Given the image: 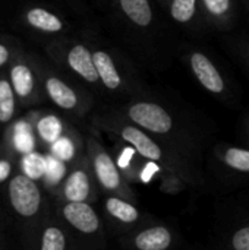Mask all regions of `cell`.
<instances>
[{"mask_svg":"<svg viewBox=\"0 0 249 250\" xmlns=\"http://www.w3.org/2000/svg\"><path fill=\"white\" fill-rule=\"evenodd\" d=\"M47 167H45V174H44V182L47 186H57L60 182L66 179V163L60 161L59 158L53 157L51 154H47Z\"/></svg>","mask_w":249,"mask_h":250,"instance_id":"22","label":"cell"},{"mask_svg":"<svg viewBox=\"0 0 249 250\" xmlns=\"http://www.w3.org/2000/svg\"><path fill=\"white\" fill-rule=\"evenodd\" d=\"M87 146H88V157H90L92 174L98 186L109 195L120 196L123 199L134 202L135 193L126 183L125 176L122 174L120 168L117 167L112 155L94 138L88 139Z\"/></svg>","mask_w":249,"mask_h":250,"instance_id":"1","label":"cell"},{"mask_svg":"<svg viewBox=\"0 0 249 250\" xmlns=\"http://www.w3.org/2000/svg\"><path fill=\"white\" fill-rule=\"evenodd\" d=\"M136 155H139V154L129 145L120 151V154L117 155V160H116V164L120 168L122 174L125 176L126 180L129 179L131 182H138L139 171L144 166V164L141 166L136 161Z\"/></svg>","mask_w":249,"mask_h":250,"instance_id":"21","label":"cell"},{"mask_svg":"<svg viewBox=\"0 0 249 250\" xmlns=\"http://www.w3.org/2000/svg\"><path fill=\"white\" fill-rule=\"evenodd\" d=\"M230 246L233 250H249V226L238 229L232 234Z\"/></svg>","mask_w":249,"mask_h":250,"instance_id":"28","label":"cell"},{"mask_svg":"<svg viewBox=\"0 0 249 250\" xmlns=\"http://www.w3.org/2000/svg\"><path fill=\"white\" fill-rule=\"evenodd\" d=\"M16 111V94L10 81L0 78V123L7 125L13 120Z\"/></svg>","mask_w":249,"mask_h":250,"instance_id":"19","label":"cell"},{"mask_svg":"<svg viewBox=\"0 0 249 250\" xmlns=\"http://www.w3.org/2000/svg\"><path fill=\"white\" fill-rule=\"evenodd\" d=\"M40 250H66V236L57 226H48L43 231Z\"/></svg>","mask_w":249,"mask_h":250,"instance_id":"23","label":"cell"},{"mask_svg":"<svg viewBox=\"0 0 249 250\" xmlns=\"http://www.w3.org/2000/svg\"><path fill=\"white\" fill-rule=\"evenodd\" d=\"M216 154L219 160L229 168L239 173H249V149L238 146H222Z\"/></svg>","mask_w":249,"mask_h":250,"instance_id":"18","label":"cell"},{"mask_svg":"<svg viewBox=\"0 0 249 250\" xmlns=\"http://www.w3.org/2000/svg\"><path fill=\"white\" fill-rule=\"evenodd\" d=\"M66 63L70 67V70L76 73L79 78H82L84 81L90 83L100 82L92 51H90L84 44H73L69 48L66 54Z\"/></svg>","mask_w":249,"mask_h":250,"instance_id":"9","label":"cell"},{"mask_svg":"<svg viewBox=\"0 0 249 250\" xmlns=\"http://www.w3.org/2000/svg\"><path fill=\"white\" fill-rule=\"evenodd\" d=\"M91 164L81 163L63 180L62 193L66 202H90L94 196Z\"/></svg>","mask_w":249,"mask_h":250,"instance_id":"5","label":"cell"},{"mask_svg":"<svg viewBox=\"0 0 249 250\" xmlns=\"http://www.w3.org/2000/svg\"><path fill=\"white\" fill-rule=\"evenodd\" d=\"M92 57H94L100 82L110 91L119 89L122 86V76L112 56L104 50H95L92 51Z\"/></svg>","mask_w":249,"mask_h":250,"instance_id":"13","label":"cell"},{"mask_svg":"<svg viewBox=\"0 0 249 250\" xmlns=\"http://www.w3.org/2000/svg\"><path fill=\"white\" fill-rule=\"evenodd\" d=\"M10 60V50L6 44L0 42V67L4 66Z\"/></svg>","mask_w":249,"mask_h":250,"instance_id":"30","label":"cell"},{"mask_svg":"<svg viewBox=\"0 0 249 250\" xmlns=\"http://www.w3.org/2000/svg\"><path fill=\"white\" fill-rule=\"evenodd\" d=\"M9 81L18 100L29 101L35 95L37 79L34 70L23 60H15L9 69Z\"/></svg>","mask_w":249,"mask_h":250,"instance_id":"10","label":"cell"},{"mask_svg":"<svg viewBox=\"0 0 249 250\" xmlns=\"http://www.w3.org/2000/svg\"><path fill=\"white\" fill-rule=\"evenodd\" d=\"M104 127L109 129L110 132L116 133L117 136L122 138L123 142H126L128 145H131L141 158L148 160V161H154L157 164H160L166 171H173L178 173L183 177L182 171H181V164L178 160H173L170 155H167L163 148L150 136L147 135L145 130H142L141 127L135 126V125H128L119 120L114 122H106Z\"/></svg>","mask_w":249,"mask_h":250,"instance_id":"2","label":"cell"},{"mask_svg":"<svg viewBox=\"0 0 249 250\" xmlns=\"http://www.w3.org/2000/svg\"><path fill=\"white\" fill-rule=\"evenodd\" d=\"M207 15L220 23L227 22L232 15V0H201Z\"/></svg>","mask_w":249,"mask_h":250,"instance_id":"25","label":"cell"},{"mask_svg":"<svg viewBox=\"0 0 249 250\" xmlns=\"http://www.w3.org/2000/svg\"><path fill=\"white\" fill-rule=\"evenodd\" d=\"M44 89L47 97L62 110L73 111L79 107V97L72 86L54 75H48L44 79Z\"/></svg>","mask_w":249,"mask_h":250,"instance_id":"11","label":"cell"},{"mask_svg":"<svg viewBox=\"0 0 249 250\" xmlns=\"http://www.w3.org/2000/svg\"><path fill=\"white\" fill-rule=\"evenodd\" d=\"M12 174V163L9 160H0V183L6 182Z\"/></svg>","mask_w":249,"mask_h":250,"instance_id":"29","label":"cell"},{"mask_svg":"<svg viewBox=\"0 0 249 250\" xmlns=\"http://www.w3.org/2000/svg\"><path fill=\"white\" fill-rule=\"evenodd\" d=\"M126 243L135 250H167L173 245V234L166 226H151L136 231Z\"/></svg>","mask_w":249,"mask_h":250,"instance_id":"8","label":"cell"},{"mask_svg":"<svg viewBox=\"0 0 249 250\" xmlns=\"http://www.w3.org/2000/svg\"><path fill=\"white\" fill-rule=\"evenodd\" d=\"M50 154L63 163H69L76 155V144L69 135H63L50 145Z\"/></svg>","mask_w":249,"mask_h":250,"instance_id":"24","label":"cell"},{"mask_svg":"<svg viewBox=\"0 0 249 250\" xmlns=\"http://www.w3.org/2000/svg\"><path fill=\"white\" fill-rule=\"evenodd\" d=\"M106 212L119 224L123 226H132L141 220V212L134 205V202L123 199L120 196L109 195L104 201Z\"/></svg>","mask_w":249,"mask_h":250,"instance_id":"12","label":"cell"},{"mask_svg":"<svg viewBox=\"0 0 249 250\" xmlns=\"http://www.w3.org/2000/svg\"><path fill=\"white\" fill-rule=\"evenodd\" d=\"M126 117L145 132L167 135L173 130V119L166 108L156 103L138 101L126 108Z\"/></svg>","mask_w":249,"mask_h":250,"instance_id":"3","label":"cell"},{"mask_svg":"<svg viewBox=\"0 0 249 250\" xmlns=\"http://www.w3.org/2000/svg\"><path fill=\"white\" fill-rule=\"evenodd\" d=\"M123 15L136 26L147 28L153 22V9L150 0H119Z\"/></svg>","mask_w":249,"mask_h":250,"instance_id":"15","label":"cell"},{"mask_svg":"<svg viewBox=\"0 0 249 250\" xmlns=\"http://www.w3.org/2000/svg\"><path fill=\"white\" fill-rule=\"evenodd\" d=\"M7 192L10 205L18 215L23 218H31L38 214L43 198L35 180L21 173L10 179Z\"/></svg>","mask_w":249,"mask_h":250,"instance_id":"4","label":"cell"},{"mask_svg":"<svg viewBox=\"0 0 249 250\" xmlns=\"http://www.w3.org/2000/svg\"><path fill=\"white\" fill-rule=\"evenodd\" d=\"M10 142L16 152L25 155L35 151V135L29 122L19 120L10 127Z\"/></svg>","mask_w":249,"mask_h":250,"instance_id":"16","label":"cell"},{"mask_svg":"<svg viewBox=\"0 0 249 250\" xmlns=\"http://www.w3.org/2000/svg\"><path fill=\"white\" fill-rule=\"evenodd\" d=\"M63 220L78 233L94 236L101 230V221L90 202H66L62 208Z\"/></svg>","mask_w":249,"mask_h":250,"instance_id":"6","label":"cell"},{"mask_svg":"<svg viewBox=\"0 0 249 250\" xmlns=\"http://www.w3.org/2000/svg\"><path fill=\"white\" fill-rule=\"evenodd\" d=\"M248 3H249V0H248Z\"/></svg>","mask_w":249,"mask_h":250,"instance_id":"31","label":"cell"},{"mask_svg":"<svg viewBox=\"0 0 249 250\" xmlns=\"http://www.w3.org/2000/svg\"><path fill=\"white\" fill-rule=\"evenodd\" d=\"M197 13V0H172L170 15L179 23H186L194 19Z\"/></svg>","mask_w":249,"mask_h":250,"instance_id":"26","label":"cell"},{"mask_svg":"<svg viewBox=\"0 0 249 250\" xmlns=\"http://www.w3.org/2000/svg\"><path fill=\"white\" fill-rule=\"evenodd\" d=\"M47 167V157L38 151L28 152L21 157V170L22 174L32 180H43Z\"/></svg>","mask_w":249,"mask_h":250,"instance_id":"20","label":"cell"},{"mask_svg":"<svg viewBox=\"0 0 249 250\" xmlns=\"http://www.w3.org/2000/svg\"><path fill=\"white\" fill-rule=\"evenodd\" d=\"M26 23L41 32L56 34L63 29V21L53 12L44 7H31L25 12Z\"/></svg>","mask_w":249,"mask_h":250,"instance_id":"14","label":"cell"},{"mask_svg":"<svg viewBox=\"0 0 249 250\" xmlns=\"http://www.w3.org/2000/svg\"><path fill=\"white\" fill-rule=\"evenodd\" d=\"M185 189V182L181 174L173 171H166L160 183V190L164 193H179Z\"/></svg>","mask_w":249,"mask_h":250,"instance_id":"27","label":"cell"},{"mask_svg":"<svg viewBox=\"0 0 249 250\" xmlns=\"http://www.w3.org/2000/svg\"><path fill=\"white\" fill-rule=\"evenodd\" d=\"M191 69L198 82L211 94H222L226 89V83L214 63L203 53L195 51L189 57Z\"/></svg>","mask_w":249,"mask_h":250,"instance_id":"7","label":"cell"},{"mask_svg":"<svg viewBox=\"0 0 249 250\" xmlns=\"http://www.w3.org/2000/svg\"><path fill=\"white\" fill-rule=\"evenodd\" d=\"M35 133L37 136L47 145L56 142L60 136L65 135L63 122L56 114H43L35 122Z\"/></svg>","mask_w":249,"mask_h":250,"instance_id":"17","label":"cell"}]
</instances>
